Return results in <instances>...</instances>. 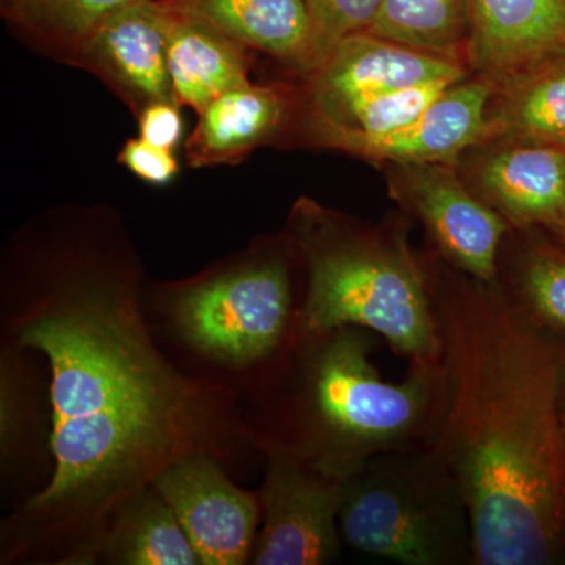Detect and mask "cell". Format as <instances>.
<instances>
[{
	"label": "cell",
	"mask_w": 565,
	"mask_h": 565,
	"mask_svg": "<svg viewBox=\"0 0 565 565\" xmlns=\"http://www.w3.org/2000/svg\"><path fill=\"white\" fill-rule=\"evenodd\" d=\"M481 184L512 226L546 228L565 212V150L526 143L498 151L482 166Z\"/></svg>",
	"instance_id": "obj_16"
},
{
	"label": "cell",
	"mask_w": 565,
	"mask_h": 565,
	"mask_svg": "<svg viewBox=\"0 0 565 565\" xmlns=\"http://www.w3.org/2000/svg\"><path fill=\"white\" fill-rule=\"evenodd\" d=\"M501 129L530 145L565 150V57L523 74L501 111Z\"/></svg>",
	"instance_id": "obj_21"
},
{
	"label": "cell",
	"mask_w": 565,
	"mask_h": 565,
	"mask_svg": "<svg viewBox=\"0 0 565 565\" xmlns=\"http://www.w3.org/2000/svg\"><path fill=\"white\" fill-rule=\"evenodd\" d=\"M172 14L167 57L174 99L181 107L200 114L223 93L250 82L253 51L207 22Z\"/></svg>",
	"instance_id": "obj_17"
},
{
	"label": "cell",
	"mask_w": 565,
	"mask_h": 565,
	"mask_svg": "<svg viewBox=\"0 0 565 565\" xmlns=\"http://www.w3.org/2000/svg\"><path fill=\"white\" fill-rule=\"evenodd\" d=\"M463 76L462 66L445 55L404 46L370 32L352 33L308 74L303 120L424 82H460Z\"/></svg>",
	"instance_id": "obj_9"
},
{
	"label": "cell",
	"mask_w": 565,
	"mask_h": 565,
	"mask_svg": "<svg viewBox=\"0 0 565 565\" xmlns=\"http://www.w3.org/2000/svg\"><path fill=\"white\" fill-rule=\"evenodd\" d=\"M471 55L490 74L565 57V0H470Z\"/></svg>",
	"instance_id": "obj_12"
},
{
	"label": "cell",
	"mask_w": 565,
	"mask_h": 565,
	"mask_svg": "<svg viewBox=\"0 0 565 565\" xmlns=\"http://www.w3.org/2000/svg\"><path fill=\"white\" fill-rule=\"evenodd\" d=\"M173 509L203 565L250 561L262 522L258 493L230 481L221 460L207 455L170 465L152 484Z\"/></svg>",
	"instance_id": "obj_8"
},
{
	"label": "cell",
	"mask_w": 565,
	"mask_h": 565,
	"mask_svg": "<svg viewBox=\"0 0 565 565\" xmlns=\"http://www.w3.org/2000/svg\"><path fill=\"white\" fill-rule=\"evenodd\" d=\"M444 162L418 163L405 173L397 192L433 237L444 262L457 270L497 281L498 258L509 230L508 218L476 199Z\"/></svg>",
	"instance_id": "obj_10"
},
{
	"label": "cell",
	"mask_w": 565,
	"mask_h": 565,
	"mask_svg": "<svg viewBox=\"0 0 565 565\" xmlns=\"http://www.w3.org/2000/svg\"><path fill=\"white\" fill-rule=\"evenodd\" d=\"M170 10L207 22L299 73L313 68V25L307 0H163Z\"/></svg>",
	"instance_id": "obj_15"
},
{
	"label": "cell",
	"mask_w": 565,
	"mask_h": 565,
	"mask_svg": "<svg viewBox=\"0 0 565 565\" xmlns=\"http://www.w3.org/2000/svg\"><path fill=\"white\" fill-rule=\"evenodd\" d=\"M134 0H0V17L33 51L76 65L107 18Z\"/></svg>",
	"instance_id": "obj_19"
},
{
	"label": "cell",
	"mask_w": 565,
	"mask_h": 565,
	"mask_svg": "<svg viewBox=\"0 0 565 565\" xmlns=\"http://www.w3.org/2000/svg\"><path fill=\"white\" fill-rule=\"evenodd\" d=\"M373 349L362 327L307 332L297 323L275 359L256 446H281L340 481L384 452L429 448L445 412L440 359L412 360L404 381L386 382Z\"/></svg>",
	"instance_id": "obj_3"
},
{
	"label": "cell",
	"mask_w": 565,
	"mask_h": 565,
	"mask_svg": "<svg viewBox=\"0 0 565 565\" xmlns=\"http://www.w3.org/2000/svg\"><path fill=\"white\" fill-rule=\"evenodd\" d=\"M546 230H550V232L555 234L557 239L563 241L565 244V212L561 214L555 222L550 223Z\"/></svg>",
	"instance_id": "obj_26"
},
{
	"label": "cell",
	"mask_w": 565,
	"mask_h": 565,
	"mask_svg": "<svg viewBox=\"0 0 565 565\" xmlns=\"http://www.w3.org/2000/svg\"><path fill=\"white\" fill-rule=\"evenodd\" d=\"M172 21L163 0H134L99 25L74 68L95 74L136 118L151 104L177 103L167 57Z\"/></svg>",
	"instance_id": "obj_11"
},
{
	"label": "cell",
	"mask_w": 565,
	"mask_h": 565,
	"mask_svg": "<svg viewBox=\"0 0 565 565\" xmlns=\"http://www.w3.org/2000/svg\"><path fill=\"white\" fill-rule=\"evenodd\" d=\"M139 137L166 150H177L184 136L181 106L173 102L154 103L143 109L139 117Z\"/></svg>",
	"instance_id": "obj_25"
},
{
	"label": "cell",
	"mask_w": 565,
	"mask_h": 565,
	"mask_svg": "<svg viewBox=\"0 0 565 565\" xmlns=\"http://www.w3.org/2000/svg\"><path fill=\"white\" fill-rule=\"evenodd\" d=\"M446 401L430 448L470 511L476 565L565 553V343L494 282L430 273Z\"/></svg>",
	"instance_id": "obj_2"
},
{
	"label": "cell",
	"mask_w": 565,
	"mask_h": 565,
	"mask_svg": "<svg viewBox=\"0 0 565 565\" xmlns=\"http://www.w3.org/2000/svg\"><path fill=\"white\" fill-rule=\"evenodd\" d=\"M258 448L267 459L258 492L263 527L248 563L323 565L340 559L343 481L281 446L259 444Z\"/></svg>",
	"instance_id": "obj_7"
},
{
	"label": "cell",
	"mask_w": 565,
	"mask_h": 565,
	"mask_svg": "<svg viewBox=\"0 0 565 565\" xmlns=\"http://www.w3.org/2000/svg\"><path fill=\"white\" fill-rule=\"evenodd\" d=\"M470 29V0H385L364 32L445 55Z\"/></svg>",
	"instance_id": "obj_20"
},
{
	"label": "cell",
	"mask_w": 565,
	"mask_h": 565,
	"mask_svg": "<svg viewBox=\"0 0 565 565\" xmlns=\"http://www.w3.org/2000/svg\"><path fill=\"white\" fill-rule=\"evenodd\" d=\"M118 162L134 177L151 185L170 184L180 172L174 151L154 147L141 137L126 141L118 152Z\"/></svg>",
	"instance_id": "obj_24"
},
{
	"label": "cell",
	"mask_w": 565,
	"mask_h": 565,
	"mask_svg": "<svg viewBox=\"0 0 565 565\" xmlns=\"http://www.w3.org/2000/svg\"><path fill=\"white\" fill-rule=\"evenodd\" d=\"M285 236L307 273L300 329L362 327L407 362L440 359L426 270L403 225L370 228L302 200Z\"/></svg>",
	"instance_id": "obj_4"
},
{
	"label": "cell",
	"mask_w": 565,
	"mask_h": 565,
	"mask_svg": "<svg viewBox=\"0 0 565 565\" xmlns=\"http://www.w3.org/2000/svg\"><path fill=\"white\" fill-rule=\"evenodd\" d=\"M291 117V98L277 84H247L223 93L199 114L184 143L193 169L234 166L253 151L273 143Z\"/></svg>",
	"instance_id": "obj_13"
},
{
	"label": "cell",
	"mask_w": 565,
	"mask_h": 565,
	"mask_svg": "<svg viewBox=\"0 0 565 565\" xmlns=\"http://www.w3.org/2000/svg\"><path fill=\"white\" fill-rule=\"evenodd\" d=\"M341 535L352 548L404 565H476L470 511L433 448L375 456L343 481Z\"/></svg>",
	"instance_id": "obj_5"
},
{
	"label": "cell",
	"mask_w": 565,
	"mask_h": 565,
	"mask_svg": "<svg viewBox=\"0 0 565 565\" xmlns=\"http://www.w3.org/2000/svg\"><path fill=\"white\" fill-rule=\"evenodd\" d=\"M98 563L117 565H200L191 539L173 509L150 487L115 516Z\"/></svg>",
	"instance_id": "obj_18"
},
{
	"label": "cell",
	"mask_w": 565,
	"mask_h": 565,
	"mask_svg": "<svg viewBox=\"0 0 565 565\" xmlns=\"http://www.w3.org/2000/svg\"><path fill=\"white\" fill-rule=\"evenodd\" d=\"M564 412H565V403H564Z\"/></svg>",
	"instance_id": "obj_27"
},
{
	"label": "cell",
	"mask_w": 565,
	"mask_h": 565,
	"mask_svg": "<svg viewBox=\"0 0 565 565\" xmlns=\"http://www.w3.org/2000/svg\"><path fill=\"white\" fill-rule=\"evenodd\" d=\"M385 0H307L313 25V68L333 47L352 33L364 32L377 17ZM310 73V74H311Z\"/></svg>",
	"instance_id": "obj_23"
},
{
	"label": "cell",
	"mask_w": 565,
	"mask_h": 565,
	"mask_svg": "<svg viewBox=\"0 0 565 565\" xmlns=\"http://www.w3.org/2000/svg\"><path fill=\"white\" fill-rule=\"evenodd\" d=\"M120 215L66 206L33 218L3 263L10 345L50 363L54 471L3 530L2 563H98L115 516L189 456L255 445L228 397L173 366L140 308Z\"/></svg>",
	"instance_id": "obj_1"
},
{
	"label": "cell",
	"mask_w": 565,
	"mask_h": 565,
	"mask_svg": "<svg viewBox=\"0 0 565 565\" xmlns=\"http://www.w3.org/2000/svg\"><path fill=\"white\" fill-rule=\"evenodd\" d=\"M281 239L255 244L192 280L169 286V313L184 343L226 366L273 362L291 340V258Z\"/></svg>",
	"instance_id": "obj_6"
},
{
	"label": "cell",
	"mask_w": 565,
	"mask_h": 565,
	"mask_svg": "<svg viewBox=\"0 0 565 565\" xmlns=\"http://www.w3.org/2000/svg\"><path fill=\"white\" fill-rule=\"evenodd\" d=\"M509 282L498 285L537 326L565 337V253L530 243L516 253Z\"/></svg>",
	"instance_id": "obj_22"
},
{
	"label": "cell",
	"mask_w": 565,
	"mask_h": 565,
	"mask_svg": "<svg viewBox=\"0 0 565 565\" xmlns=\"http://www.w3.org/2000/svg\"><path fill=\"white\" fill-rule=\"evenodd\" d=\"M490 95L492 87L487 82H459L411 126L362 141L352 154L401 166L449 161L489 132L487 104Z\"/></svg>",
	"instance_id": "obj_14"
}]
</instances>
